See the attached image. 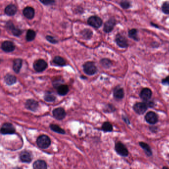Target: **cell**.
I'll return each instance as SVG.
<instances>
[{
	"label": "cell",
	"instance_id": "cell-1",
	"mask_svg": "<svg viewBox=\"0 0 169 169\" xmlns=\"http://www.w3.org/2000/svg\"><path fill=\"white\" fill-rule=\"evenodd\" d=\"M36 143L41 149H46L50 146L51 141L50 138L46 135H42L38 137Z\"/></svg>",
	"mask_w": 169,
	"mask_h": 169
},
{
	"label": "cell",
	"instance_id": "cell-2",
	"mask_svg": "<svg viewBox=\"0 0 169 169\" xmlns=\"http://www.w3.org/2000/svg\"><path fill=\"white\" fill-rule=\"evenodd\" d=\"M83 69L85 73L89 75H92L97 73V69L92 62H87L83 65Z\"/></svg>",
	"mask_w": 169,
	"mask_h": 169
},
{
	"label": "cell",
	"instance_id": "cell-3",
	"mask_svg": "<svg viewBox=\"0 0 169 169\" xmlns=\"http://www.w3.org/2000/svg\"><path fill=\"white\" fill-rule=\"evenodd\" d=\"M48 67L46 62L43 59H38L35 61L33 64V68L37 73H41L44 71Z\"/></svg>",
	"mask_w": 169,
	"mask_h": 169
},
{
	"label": "cell",
	"instance_id": "cell-4",
	"mask_svg": "<svg viewBox=\"0 0 169 169\" xmlns=\"http://www.w3.org/2000/svg\"><path fill=\"white\" fill-rule=\"evenodd\" d=\"M87 22L89 25L95 29H99L103 23L101 18L95 16H90L87 20Z\"/></svg>",
	"mask_w": 169,
	"mask_h": 169
},
{
	"label": "cell",
	"instance_id": "cell-5",
	"mask_svg": "<svg viewBox=\"0 0 169 169\" xmlns=\"http://www.w3.org/2000/svg\"><path fill=\"white\" fill-rule=\"evenodd\" d=\"M148 107L147 103L145 102H139L134 105V110L137 114L142 115L146 112Z\"/></svg>",
	"mask_w": 169,
	"mask_h": 169
},
{
	"label": "cell",
	"instance_id": "cell-6",
	"mask_svg": "<svg viewBox=\"0 0 169 169\" xmlns=\"http://www.w3.org/2000/svg\"><path fill=\"white\" fill-rule=\"evenodd\" d=\"M5 27H6V29H7V30L9 31H11L12 33L13 34V35L14 36H17L18 37L22 35V31L21 29H18L16 28L14 26V23L11 22V21H9L7 22L5 24Z\"/></svg>",
	"mask_w": 169,
	"mask_h": 169
},
{
	"label": "cell",
	"instance_id": "cell-7",
	"mask_svg": "<svg viewBox=\"0 0 169 169\" xmlns=\"http://www.w3.org/2000/svg\"><path fill=\"white\" fill-rule=\"evenodd\" d=\"M115 150L117 153L121 156L126 157L128 155V151L126 147L121 142H118L115 145Z\"/></svg>",
	"mask_w": 169,
	"mask_h": 169
},
{
	"label": "cell",
	"instance_id": "cell-8",
	"mask_svg": "<svg viewBox=\"0 0 169 169\" xmlns=\"http://www.w3.org/2000/svg\"><path fill=\"white\" fill-rule=\"evenodd\" d=\"M15 131L14 126L9 123L4 124L1 129V132L3 134H14Z\"/></svg>",
	"mask_w": 169,
	"mask_h": 169
},
{
	"label": "cell",
	"instance_id": "cell-9",
	"mask_svg": "<svg viewBox=\"0 0 169 169\" xmlns=\"http://www.w3.org/2000/svg\"><path fill=\"white\" fill-rule=\"evenodd\" d=\"M115 41L117 44L121 48H125L128 47V42L127 39L121 34H118L117 35Z\"/></svg>",
	"mask_w": 169,
	"mask_h": 169
},
{
	"label": "cell",
	"instance_id": "cell-10",
	"mask_svg": "<svg viewBox=\"0 0 169 169\" xmlns=\"http://www.w3.org/2000/svg\"><path fill=\"white\" fill-rule=\"evenodd\" d=\"M145 119L148 123L151 125H154L158 121V117L155 113L150 111L146 114Z\"/></svg>",
	"mask_w": 169,
	"mask_h": 169
},
{
	"label": "cell",
	"instance_id": "cell-11",
	"mask_svg": "<svg viewBox=\"0 0 169 169\" xmlns=\"http://www.w3.org/2000/svg\"><path fill=\"white\" fill-rule=\"evenodd\" d=\"M15 45L12 42L10 41H5L2 43L1 48L4 52L7 53L13 52L15 49Z\"/></svg>",
	"mask_w": 169,
	"mask_h": 169
},
{
	"label": "cell",
	"instance_id": "cell-12",
	"mask_svg": "<svg viewBox=\"0 0 169 169\" xmlns=\"http://www.w3.org/2000/svg\"><path fill=\"white\" fill-rule=\"evenodd\" d=\"M25 106L26 108L28 110L35 112L37 110L39 104L37 101L32 99H30L27 100L25 102Z\"/></svg>",
	"mask_w": 169,
	"mask_h": 169
},
{
	"label": "cell",
	"instance_id": "cell-13",
	"mask_svg": "<svg viewBox=\"0 0 169 169\" xmlns=\"http://www.w3.org/2000/svg\"><path fill=\"white\" fill-rule=\"evenodd\" d=\"M53 115L56 119L62 120L66 117V113L62 108H57L53 111Z\"/></svg>",
	"mask_w": 169,
	"mask_h": 169
},
{
	"label": "cell",
	"instance_id": "cell-14",
	"mask_svg": "<svg viewBox=\"0 0 169 169\" xmlns=\"http://www.w3.org/2000/svg\"><path fill=\"white\" fill-rule=\"evenodd\" d=\"M116 24V20L114 18H110L105 22L103 30L106 33H110L113 30Z\"/></svg>",
	"mask_w": 169,
	"mask_h": 169
},
{
	"label": "cell",
	"instance_id": "cell-15",
	"mask_svg": "<svg viewBox=\"0 0 169 169\" xmlns=\"http://www.w3.org/2000/svg\"><path fill=\"white\" fill-rule=\"evenodd\" d=\"M152 92L149 88L143 89L140 93V97L144 101H148L151 97Z\"/></svg>",
	"mask_w": 169,
	"mask_h": 169
},
{
	"label": "cell",
	"instance_id": "cell-16",
	"mask_svg": "<svg viewBox=\"0 0 169 169\" xmlns=\"http://www.w3.org/2000/svg\"><path fill=\"white\" fill-rule=\"evenodd\" d=\"M23 14L25 18L29 20H32L35 16V11L33 7H26L23 10Z\"/></svg>",
	"mask_w": 169,
	"mask_h": 169
},
{
	"label": "cell",
	"instance_id": "cell-17",
	"mask_svg": "<svg viewBox=\"0 0 169 169\" xmlns=\"http://www.w3.org/2000/svg\"><path fill=\"white\" fill-rule=\"evenodd\" d=\"M17 12V7L14 4H10L5 7V13L8 16H13Z\"/></svg>",
	"mask_w": 169,
	"mask_h": 169
},
{
	"label": "cell",
	"instance_id": "cell-18",
	"mask_svg": "<svg viewBox=\"0 0 169 169\" xmlns=\"http://www.w3.org/2000/svg\"><path fill=\"white\" fill-rule=\"evenodd\" d=\"M20 159L22 162L30 163L32 160V155L29 152L24 151L20 153Z\"/></svg>",
	"mask_w": 169,
	"mask_h": 169
},
{
	"label": "cell",
	"instance_id": "cell-19",
	"mask_svg": "<svg viewBox=\"0 0 169 169\" xmlns=\"http://www.w3.org/2000/svg\"><path fill=\"white\" fill-rule=\"evenodd\" d=\"M4 81L8 86H12L16 82V77L14 75L7 74L4 77Z\"/></svg>",
	"mask_w": 169,
	"mask_h": 169
},
{
	"label": "cell",
	"instance_id": "cell-20",
	"mask_svg": "<svg viewBox=\"0 0 169 169\" xmlns=\"http://www.w3.org/2000/svg\"><path fill=\"white\" fill-rule=\"evenodd\" d=\"M22 59H16L13 62V69L16 73H20V71L22 67Z\"/></svg>",
	"mask_w": 169,
	"mask_h": 169
},
{
	"label": "cell",
	"instance_id": "cell-21",
	"mask_svg": "<svg viewBox=\"0 0 169 169\" xmlns=\"http://www.w3.org/2000/svg\"><path fill=\"white\" fill-rule=\"evenodd\" d=\"M125 95V93L123 88L121 87H116L114 90V96L116 99L121 100L123 99Z\"/></svg>",
	"mask_w": 169,
	"mask_h": 169
},
{
	"label": "cell",
	"instance_id": "cell-22",
	"mask_svg": "<svg viewBox=\"0 0 169 169\" xmlns=\"http://www.w3.org/2000/svg\"><path fill=\"white\" fill-rule=\"evenodd\" d=\"M33 168L34 169H47V165L45 161L38 160L34 162Z\"/></svg>",
	"mask_w": 169,
	"mask_h": 169
},
{
	"label": "cell",
	"instance_id": "cell-23",
	"mask_svg": "<svg viewBox=\"0 0 169 169\" xmlns=\"http://www.w3.org/2000/svg\"><path fill=\"white\" fill-rule=\"evenodd\" d=\"M69 91V88L68 86L64 84L61 85L57 88V92L58 93V94L61 96L66 95L68 93Z\"/></svg>",
	"mask_w": 169,
	"mask_h": 169
},
{
	"label": "cell",
	"instance_id": "cell-24",
	"mask_svg": "<svg viewBox=\"0 0 169 169\" xmlns=\"http://www.w3.org/2000/svg\"><path fill=\"white\" fill-rule=\"evenodd\" d=\"M139 145L141 147L143 148V149L145 151V153H146V155H147L148 156H151L152 154V152L150 146L147 143L143 142H141L139 143Z\"/></svg>",
	"mask_w": 169,
	"mask_h": 169
},
{
	"label": "cell",
	"instance_id": "cell-25",
	"mask_svg": "<svg viewBox=\"0 0 169 169\" xmlns=\"http://www.w3.org/2000/svg\"><path fill=\"white\" fill-rule=\"evenodd\" d=\"M53 62L57 66L61 67L65 66L66 64V62L64 59L60 56H56L54 58Z\"/></svg>",
	"mask_w": 169,
	"mask_h": 169
},
{
	"label": "cell",
	"instance_id": "cell-26",
	"mask_svg": "<svg viewBox=\"0 0 169 169\" xmlns=\"http://www.w3.org/2000/svg\"><path fill=\"white\" fill-rule=\"evenodd\" d=\"M81 34L84 39H90L93 35L92 31L89 29H84L81 32Z\"/></svg>",
	"mask_w": 169,
	"mask_h": 169
},
{
	"label": "cell",
	"instance_id": "cell-27",
	"mask_svg": "<svg viewBox=\"0 0 169 169\" xmlns=\"http://www.w3.org/2000/svg\"><path fill=\"white\" fill-rule=\"evenodd\" d=\"M36 37V33L33 30L29 29L27 31L26 35V40L29 42L32 41L35 39Z\"/></svg>",
	"mask_w": 169,
	"mask_h": 169
},
{
	"label": "cell",
	"instance_id": "cell-28",
	"mask_svg": "<svg viewBox=\"0 0 169 169\" xmlns=\"http://www.w3.org/2000/svg\"><path fill=\"white\" fill-rule=\"evenodd\" d=\"M44 98L46 101L48 102H52L56 100L55 96L50 92H47L45 94Z\"/></svg>",
	"mask_w": 169,
	"mask_h": 169
},
{
	"label": "cell",
	"instance_id": "cell-29",
	"mask_svg": "<svg viewBox=\"0 0 169 169\" xmlns=\"http://www.w3.org/2000/svg\"><path fill=\"white\" fill-rule=\"evenodd\" d=\"M128 36L135 41H138L139 38L137 35V31L135 29H132L128 31Z\"/></svg>",
	"mask_w": 169,
	"mask_h": 169
},
{
	"label": "cell",
	"instance_id": "cell-30",
	"mask_svg": "<svg viewBox=\"0 0 169 169\" xmlns=\"http://www.w3.org/2000/svg\"><path fill=\"white\" fill-rule=\"evenodd\" d=\"M50 128L52 130H53L54 132H57V133L61 134H65V131L58 125H54V124L51 125H50Z\"/></svg>",
	"mask_w": 169,
	"mask_h": 169
},
{
	"label": "cell",
	"instance_id": "cell-31",
	"mask_svg": "<svg viewBox=\"0 0 169 169\" xmlns=\"http://www.w3.org/2000/svg\"><path fill=\"white\" fill-rule=\"evenodd\" d=\"M102 130L105 132H111L113 130L112 125L109 122H105L102 125Z\"/></svg>",
	"mask_w": 169,
	"mask_h": 169
},
{
	"label": "cell",
	"instance_id": "cell-32",
	"mask_svg": "<svg viewBox=\"0 0 169 169\" xmlns=\"http://www.w3.org/2000/svg\"><path fill=\"white\" fill-rule=\"evenodd\" d=\"M63 82H64V80L60 77L56 78L55 79H54L53 81V85L55 88L57 89L60 86L62 85Z\"/></svg>",
	"mask_w": 169,
	"mask_h": 169
},
{
	"label": "cell",
	"instance_id": "cell-33",
	"mask_svg": "<svg viewBox=\"0 0 169 169\" xmlns=\"http://www.w3.org/2000/svg\"><path fill=\"white\" fill-rule=\"evenodd\" d=\"M102 66L104 68H109L111 66V62L110 60L107 59H102L100 61Z\"/></svg>",
	"mask_w": 169,
	"mask_h": 169
},
{
	"label": "cell",
	"instance_id": "cell-34",
	"mask_svg": "<svg viewBox=\"0 0 169 169\" xmlns=\"http://www.w3.org/2000/svg\"><path fill=\"white\" fill-rule=\"evenodd\" d=\"M163 12L165 14H169V2L164 3L162 7Z\"/></svg>",
	"mask_w": 169,
	"mask_h": 169
},
{
	"label": "cell",
	"instance_id": "cell-35",
	"mask_svg": "<svg viewBox=\"0 0 169 169\" xmlns=\"http://www.w3.org/2000/svg\"><path fill=\"white\" fill-rule=\"evenodd\" d=\"M46 38L47 41H49L50 43H52V44H56L58 43V41L57 40L52 36H46Z\"/></svg>",
	"mask_w": 169,
	"mask_h": 169
},
{
	"label": "cell",
	"instance_id": "cell-36",
	"mask_svg": "<svg viewBox=\"0 0 169 169\" xmlns=\"http://www.w3.org/2000/svg\"><path fill=\"white\" fill-rule=\"evenodd\" d=\"M121 6L124 9H127L130 8V2L128 1H124L121 3Z\"/></svg>",
	"mask_w": 169,
	"mask_h": 169
},
{
	"label": "cell",
	"instance_id": "cell-37",
	"mask_svg": "<svg viewBox=\"0 0 169 169\" xmlns=\"http://www.w3.org/2000/svg\"><path fill=\"white\" fill-rule=\"evenodd\" d=\"M40 2L43 4V5H53L54 3H55L54 1H50V0L40 1Z\"/></svg>",
	"mask_w": 169,
	"mask_h": 169
},
{
	"label": "cell",
	"instance_id": "cell-38",
	"mask_svg": "<svg viewBox=\"0 0 169 169\" xmlns=\"http://www.w3.org/2000/svg\"><path fill=\"white\" fill-rule=\"evenodd\" d=\"M162 83L165 86H169V76L163 79L162 81Z\"/></svg>",
	"mask_w": 169,
	"mask_h": 169
},
{
	"label": "cell",
	"instance_id": "cell-39",
	"mask_svg": "<svg viewBox=\"0 0 169 169\" xmlns=\"http://www.w3.org/2000/svg\"><path fill=\"white\" fill-rule=\"evenodd\" d=\"M163 169H169L168 168L166 167H164L163 168Z\"/></svg>",
	"mask_w": 169,
	"mask_h": 169
}]
</instances>
